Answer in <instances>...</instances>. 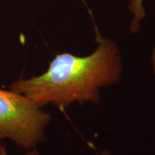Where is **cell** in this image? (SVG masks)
<instances>
[{
    "instance_id": "1",
    "label": "cell",
    "mask_w": 155,
    "mask_h": 155,
    "mask_svg": "<svg viewBox=\"0 0 155 155\" xmlns=\"http://www.w3.org/2000/svg\"><path fill=\"white\" fill-rule=\"evenodd\" d=\"M96 50L88 56L57 54L47 71L29 79L19 78L9 89L40 106L61 109L77 102H98L100 89L119 82L123 72L121 52L115 42L104 38L96 28Z\"/></svg>"
},
{
    "instance_id": "2",
    "label": "cell",
    "mask_w": 155,
    "mask_h": 155,
    "mask_svg": "<svg viewBox=\"0 0 155 155\" xmlns=\"http://www.w3.org/2000/svg\"><path fill=\"white\" fill-rule=\"evenodd\" d=\"M51 116L24 95L0 88V135L31 150L45 139Z\"/></svg>"
},
{
    "instance_id": "3",
    "label": "cell",
    "mask_w": 155,
    "mask_h": 155,
    "mask_svg": "<svg viewBox=\"0 0 155 155\" xmlns=\"http://www.w3.org/2000/svg\"><path fill=\"white\" fill-rule=\"evenodd\" d=\"M146 0H131L128 6L129 12L132 15V19L129 25V31L136 34L140 30L141 22L147 17L144 2Z\"/></svg>"
},
{
    "instance_id": "4",
    "label": "cell",
    "mask_w": 155,
    "mask_h": 155,
    "mask_svg": "<svg viewBox=\"0 0 155 155\" xmlns=\"http://www.w3.org/2000/svg\"><path fill=\"white\" fill-rule=\"evenodd\" d=\"M0 155H8L7 152V150L4 146H2L0 149ZM25 155H40L39 153L37 152V150H32L31 152H28ZM102 155H111L109 152L107 151H104L102 152Z\"/></svg>"
},
{
    "instance_id": "5",
    "label": "cell",
    "mask_w": 155,
    "mask_h": 155,
    "mask_svg": "<svg viewBox=\"0 0 155 155\" xmlns=\"http://www.w3.org/2000/svg\"><path fill=\"white\" fill-rule=\"evenodd\" d=\"M151 63H152V66L153 69V72L155 75V46L153 48L152 55H151Z\"/></svg>"
},
{
    "instance_id": "6",
    "label": "cell",
    "mask_w": 155,
    "mask_h": 155,
    "mask_svg": "<svg viewBox=\"0 0 155 155\" xmlns=\"http://www.w3.org/2000/svg\"><path fill=\"white\" fill-rule=\"evenodd\" d=\"M3 138H2V137L1 135H0V149H1V147L3 146L2 144V140H3Z\"/></svg>"
}]
</instances>
